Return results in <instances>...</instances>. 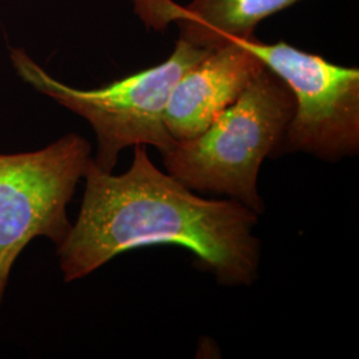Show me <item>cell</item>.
<instances>
[{
  "label": "cell",
  "instance_id": "obj_1",
  "mask_svg": "<svg viewBox=\"0 0 359 359\" xmlns=\"http://www.w3.org/2000/svg\"><path fill=\"white\" fill-rule=\"evenodd\" d=\"M123 175L90 158L77 221L57 246L65 283L81 280L116 256L144 246L191 250L224 285H252L258 277V215L237 200H208L151 161L147 145L133 147Z\"/></svg>",
  "mask_w": 359,
  "mask_h": 359
},
{
  "label": "cell",
  "instance_id": "obj_2",
  "mask_svg": "<svg viewBox=\"0 0 359 359\" xmlns=\"http://www.w3.org/2000/svg\"><path fill=\"white\" fill-rule=\"evenodd\" d=\"M294 111L290 88L264 67L201 135L161 154L164 167L192 191L226 194L261 215L259 168L270 154H280Z\"/></svg>",
  "mask_w": 359,
  "mask_h": 359
},
{
  "label": "cell",
  "instance_id": "obj_3",
  "mask_svg": "<svg viewBox=\"0 0 359 359\" xmlns=\"http://www.w3.org/2000/svg\"><path fill=\"white\" fill-rule=\"evenodd\" d=\"M210 50L179 39L165 62L96 90H79L51 76L23 48L10 59L19 77L90 124L97 140L96 167L112 172L123 149L154 145L161 154L176 140L165 126V108L176 83Z\"/></svg>",
  "mask_w": 359,
  "mask_h": 359
},
{
  "label": "cell",
  "instance_id": "obj_4",
  "mask_svg": "<svg viewBox=\"0 0 359 359\" xmlns=\"http://www.w3.org/2000/svg\"><path fill=\"white\" fill-rule=\"evenodd\" d=\"M90 158V142L75 133L35 152L0 154V306L27 245L46 237L57 248L69 234L67 206Z\"/></svg>",
  "mask_w": 359,
  "mask_h": 359
},
{
  "label": "cell",
  "instance_id": "obj_5",
  "mask_svg": "<svg viewBox=\"0 0 359 359\" xmlns=\"http://www.w3.org/2000/svg\"><path fill=\"white\" fill-rule=\"evenodd\" d=\"M290 88L295 111L281 152L335 163L359 152V69L277 41L237 40Z\"/></svg>",
  "mask_w": 359,
  "mask_h": 359
},
{
  "label": "cell",
  "instance_id": "obj_6",
  "mask_svg": "<svg viewBox=\"0 0 359 359\" xmlns=\"http://www.w3.org/2000/svg\"><path fill=\"white\" fill-rule=\"evenodd\" d=\"M265 65L237 40L210 52L176 83L165 126L176 142L201 135L234 103Z\"/></svg>",
  "mask_w": 359,
  "mask_h": 359
},
{
  "label": "cell",
  "instance_id": "obj_7",
  "mask_svg": "<svg viewBox=\"0 0 359 359\" xmlns=\"http://www.w3.org/2000/svg\"><path fill=\"white\" fill-rule=\"evenodd\" d=\"M132 1L145 25L161 29L175 22L180 39L213 51L231 40L255 38L264 19L302 0H192L185 7L170 0Z\"/></svg>",
  "mask_w": 359,
  "mask_h": 359
}]
</instances>
